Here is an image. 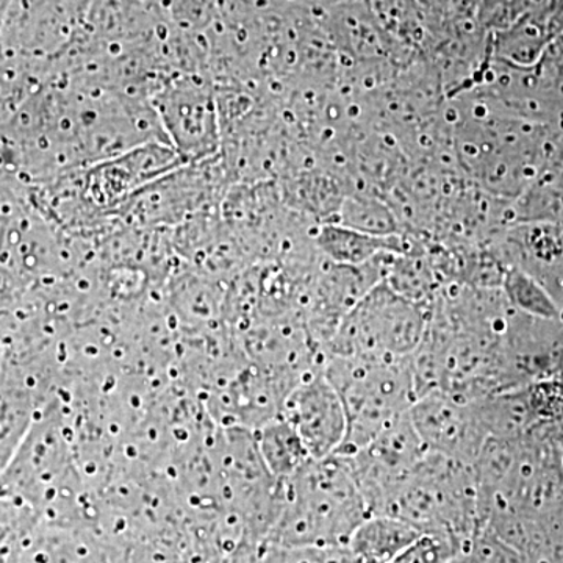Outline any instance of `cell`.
<instances>
[{"mask_svg": "<svg viewBox=\"0 0 563 563\" xmlns=\"http://www.w3.org/2000/svg\"><path fill=\"white\" fill-rule=\"evenodd\" d=\"M372 517L350 459L309 461L282 481V506L265 543L280 547L346 548ZM263 543V544H265Z\"/></svg>", "mask_w": 563, "mask_h": 563, "instance_id": "1", "label": "cell"}, {"mask_svg": "<svg viewBox=\"0 0 563 563\" xmlns=\"http://www.w3.org/2000/svg\"><path fill=\"white\" fill-rule=\"evenodd\" d=\"M322 372L346 412V439L336 454L357 453L420 398L410 358L380 362L329 355Z\"/></svg>", "mask_w": 563, "mask_h": 563, "instance_id": "2", "label": "cell"}, {"mask_svg": "<svg viewBox=\"0 0 563 563\" xmlns=\"http://www.w3.org/2000/svg\"><path fill=\"white\" fill-rule=\"evenodd\" d=\"M383 515L421 532H446L463 544L483 528L473 465L428 453L393 492Z\"/></svg>", "mask_w": 563, "mask_h": 563, "instance_id": "3", "label": "cell"}, {"mask_svg": "<svg viewBox=\"0 0 563 563\" xmlns=\"http://www.w3.org/2000/svg\"><path fill=\"white\" fill-rule=\"evenodd\" d=\"M428 322L417 303L390 285H377L339 322L325 357L380 362L410 358L420 346Z\"/></svg>", "mask_w": 563, "mask_h": 563, "instance_id": "4", "label": "cell"}, {"mask_svg": "<svg viewBox=\"0 0 563 563\" xmlns=\"http://www.w3.org/2000/svg\"><path fill=\"white\" fill-rule=\"evenodd\" d=\"M426 454L428 451L407 413L388 424L357 453L344 457L350 459L369 512L383 515L393 492Z\"/></svg>", "mask_w": 563, "mask_h": 563, "instance_id": "5", "label": "cell"}, {"mask_svg": "<svg viewBox=\"0 0 563 563\" xmlns=\"http://www.w3.org/2000/svg\"><path fill=\"white\" fill-rule=\"evenodd\" d=\"M426 451L473 465L488 433L476 401H465L440 390L424 393L409 412Z\"/></svg>", "mask_w": 563, "mask_h": 563, "instance_id": "6", "label": "cell"}, {"mask_svg": "<svg viewBox=\"0 0 563 563\" xmlns=\"http://www.w3.org/2000/svg\"><path fill=\"white\" fill-rule=\"evenodd\" d=\"M280 417L291 424L313 461L339 453L346 439V412L322 366L307 373L291 388Z\"/></svg>", "mask_w": 563, "mask_h": 563, "instance_id": "7", "label": "cell"}, {"mask_svg": "<svg viewBox=\"0 0 563 563\" xmlns=\"http://www.w3.org/2000/svg\"><path fill=\"white\" fill-rule=\"evenodd\" d=\"M155 98L163 132L172 136L177 157L187 162L214 151L218 124L210 87L191 77H179L163 81Z\"/></svg>", "mask_w": 563, "mask_h": 563, "instance_id": "8", "label": "cell"}, {"mask_svg": "<svg viewBox=\"0 0 563 563\" xmlns=\"http://www.w3.org/2000/svg\"><path fill=\"white\" fill-rule=\"evenodd\" d=\"M95 0H10L2 38L21 54L62 52L88 20Z\"/></svg>", "mask_w": 563, "mask_h": 563, "instance_id": "9", "label": "cell"}, {"mask_svg": "<svg viewBox=\"0 0 563 563\" xmlns=\"http://www.w3.org/2000/svg\"><path fill=\"white\" fill-rule=\"evenodd\" d=\"M420 533L401 518L372 515L358 526L344 550L351 563H393Z\"/></svg>", "mask_w": 563, "mask_h": 563, "instance_id": "10", "label": "cell"}, {"mask_svg": "<svg viewBox=\"0 0 563 563\" xmlns=\"http://www.w3.org/2000/svg\"><path fill=\"white\" fill-rule=\"evenodd\" d=\"M258 453L274 479L287 481L312 461L298 433L282 417L255 429Z\"/></svg>", "mask_w": 563, "mask_h": 563, "instance_id": "11", "label": "cell"}, {"mask_svg": "<svg viewBox=\"0 0 563 563\" xmlns=\"http://www.w3.org/2000/svg\"><path fill=\"white\" fill-rule=\"evenodd\" d=\"M501 290L507 301L518 312L531 314V317L563 318L561 307L551 298L533 277L518 268H506L501 282Z\"/></svg>", "mask_w": 563, "mask_h": 563, "instance_id": "12", "label": "cell"}, {"mask_svg": "<svg viewBox=\"0 0 563 563\" xmlns=\"http://www.w3.org/2000/svg\"><path fill=\"white\" fill-rule=\"evenodd\" d=\"M463 542L446 532H421L393 563H455Z\"/></svg>", "mask_w": 563, "mask_h": 563, "instance_id": "13", "label": "cell"}, {"mask_svg": "<svg viewBox=\"0 0 563 563\" xmlns=\"http://www.w3.org/2000/svg\"><path fill=\"white\" fill-rule=\"evenodd\" d=\"M322 247L333 261L358 265L372 258L377 251L385 250L387 244L380 239L362 235V233L340 232L322 235Z\"/></svg>", "mask_w": 563, "mask_h": 563, "instance_id": "14", "label": "cell"}]
</instances>
